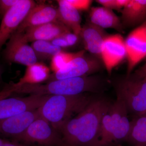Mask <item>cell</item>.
<instances>
[{
    "mask_svg": "<svg viewBox=\"0 0 146 146\" xmlns=\"http://www.w3.org/2000/svg\"><path fill=\"white\" fill-rule=\"evenodd\" d=\"M109 109L113 125L112 146H118L120 142L126 141L130 131L131 121L128 118V111L124 102L118 96Z\"/></svg>",
    "mask_w": 146,
    "mask_h": 146,
    "instance_id": "7c38bea8",
    "label": "cell"
},
{
    "mask_svg": "<svg viewBox=\"0 0 146 146\" xmlns=\"http://www.w3.org/2000/svg\"><path fill=\"white\" fill-rule=\"evenodd\" d=\"M6 140L0 138V146H3Z\"/></svg>",
    "mask_w": 146,
    "mask_h": 146,
    "instance_id": "4dcf8cb0",
    "label": "cell"
},
{
    "mask_svg": "<svg viewBox=\"0 0 146 146\" xmlns=\"http://www.w3.org/2000/svg\"><path fill=\"white\" fill-rule=\"evenodd\" d=\"M16 141L40 146H59L61 136L48 121L39 117L30 125Z\"/></svg>",
    "mask_w": 146,
    "mask_h": 146,
    "instance_id": "5b68a950",
    "label": "cell"
},
{
    "mask_svg": "<svg viewBox=\"0 0 146 146\" xmlns=\"http://www.w3.org/2000/svg\"><path fill=\"white\" fill-rule=\"evenodd\" d=\"M36 4L34 1L19 0L3 17L0 25V50L17 31L29 12Z\"/></svg>",
    "mask_w": 146,
    "mask_h": 146,
    "instance_id": "52a82bcc",
    "label": "cell"
},
{
    "mask_svg": "<svg viewBox=\"0 0 146 146\" xmlns=\"http://www.w3.org/2000/svg\"><path fill=\"white\" fill-rule=\"evenodd\" d=\"M114 86L117 96L124 102L128 112L136 117L146 115V78L130 74L116 80Z\"/></svg>",
    "mask_w": 146,
    "mask_h": 146,
    "instance_id": "277c9868",
    "label": "cell"
},
{
    "mask_svg": "<svg viewBox=\"0 0 146 146\" xmlns=\"http://www.w3.org/2000/svg\"><path fill=\"white\" fill-rule=\"evenodd\" d=\"M94 82L89 76L72 78L49 82L45 84H25L18 86L7 84L0 92V98H5L15 94L39 96H76L91 92Z\"/></svg>",
    "mask_w": 146,
    "mask_h": 146,
    "instance_id": "7a4b0ae2",
    "label": "cell"
},
{
    "mask_svg": "<svg viewBox=\"0 0 146 146\" xmlns=\"http://www.w3.org/2000/svg\"><path fill=\"white\" fill-rule=\"evenodd\" d=\"M58 9L49 5H35L19 26L16 32L24 33L27 29L58 21Z\"/></svg>",
    "mask_w": 146,
    "mask_h": 146,
    "instance_id": "5bb4252c",
    "label": "cell"
},
{
    "mask_svg": "<svg viewBox=\"0 0 146 146\" xmlns=\"http://www.w3.org/2000/svg\"><path fill=\"white\" fill-rule=\"evenodd\" d=\"M70 32H72L70 29L57 21L27 29L23 33L24 39L29 43L39 40L51 41Z\"/></svg>",
    "mask_w": 146,
    "mask_h": 146,
    "instance_id": "9a60e30c",
    "label": "cell"
},
{
    "mask_svg": "<svg viewBox=\"0 0 146 146\" xmlns=\"http://www.w3.org/2000/svg\"><path fill=\"white\" fill-rule=\"evenodd\" d=\"M50 42L54 46L63 49L69 47L68 43L63 35L58 36Z\"/></svg>",
    "mask_w": 146,
    "mask_h": 146,
    "instance_id": "4316f807",
    "label": "cell"
},
{
    "mask_svg": "<svg viewBox=\"0 0 146 146\" xmlns=\"http://www.w3.org/2000/svg\"><path fill=\"white\" fill-rule=\"evenodd\" d=\"M125 141L132 146H146V115L136 117L131 121L130 131Z\"/></svg>",
    "mask_w": 146,
    "mask_h": 146,
    "instance_id": "44dd1931",
    "label": "cell"
},
{
    "mask_svg": "<svg viewBox=\"0 0 146 146\" xmlns=\"http://www.w3.org/2000/svg\"><path fill=\"white\" fill-rule=\"evenodd\" d=\"M108 35L104 29L88 21L82 27L80 36L82 39L85 49L91 54L101 60L102 45Z\"/></svg>",
    "mask_w": 146,
    "mask_h": 146,
    "instance_id": "2e32d148",
    "label": "cell"
},
{
    "mask_svg": "<svg viewBox=\"0 0 146 146\" xmlns=\"http://www.w3.org/2000/svg\"><path fill=\"white\" fill-rule=\"evenodd\" d=\"M19 0H0V16L3 18Z\"/></svg>",
    "mask_w": 146,
    "mask_h": 146,
    "instance_id": "d4e9b609",
    "label": "cell"
},
{
    "mask_svg": "<svg viewBox=\"0 0 146 146\" xmlns=\"http://www.w3.org/2000/svg\"><path fill=\"white\" fill-rule=\"evenodd\" d=\"M48 96L30 95L23 98L10 96L0 100V119L38 109Z\"/></svg>",
    "mask_w": 146,
    "mask_h": 146,
    "instance_id": "9c48e42d",
    "label": "cell"
},
{
    "mask_svg": "<svg viewBox=\"0 0 146 146\" xmlns=\"http://www.w3.org/2000/svg\"><path fill=\"white\" fill-rule=\"evenodd\" d=\"M67 2L79 11L88 10L93 1L91 0H67Z\"/></svg>",
    "mask_w": 146,
    "mask_h": 146,
    "instance_id": "cb8c5ba5",
    "label": "cell"
},
{
    "mask_svg": "<svg viewBox=\"0 0 146 146\" xmlns=\"http://www.w3.org/2000/svg\"><path fill=\"white\" fill-rule=\"evenodd\" d=\"M146 0H130L121 11L123 27H131L146 19Z\"/></svg>",
    "mask_w": 146,
    "mask_h": 146,
    "instance_id": "ac0fdd59",
    "label": "cell"
},
{
    "mask_svg": "<svg viewBox=\"0 0 146 146\" xmlns=\"http://www.w3.org/2000/svg\"><path fill=\"white\" fill-rule=\"evenodd\" d=\"M96 1L105 8L117 10L115 0H97Z\"/></svg>",
    "mask_w": 146,
    "mask_h": 146,
    "instance_id": "83f0119b",
    "label": "cell"
},
{
    "mask_svg": "<svg viewBox=\"0 0 146 146\" xmlns=\"http://www.w3.org/2000/svg\"><path fill=\"white\" fill-rule=\"evenodd\" d=\"M102 68L100 59L92 54L86 55L84 52L75 58L65 68L51 74L48 82L91 76L100 70Z\"/></svg>",
    "mask_w": 146,
    "mask_h": 146,
    "instance_id": "8992f818",
    "label": "cell"
},
{
    "mask_svg": "<svg viewBox=\"0 0 146 146\" xmlns=\"http://www.w3.org/2000/svg\"><path fill=\"white\" fill-rule=\"evenodd\" d=\"M58 21L63 23L72 32L80 36L82 29L81 17L79 11L70 5L67 0L57 1Z\"/></svg>",
    "mask_w": 146,
    "mask_h": 146,
    "instance_id": "d6986e66",
    "label": "cell"
},
{
    "mask_svg": "<svg viewBox=\"0 0 146 146\" xmlns=\"http://www.w3.org/2000/svg\"><path fill=\"white\" fill-rule=\"evenodd\" d=\"M133 76L139 78H146V61L141 68H138L133 74Z\"/></svg>",
    "mask_w": 146,
    "mask_h": 146,
    "instance_id": "f1b7e54d",
    "label": "cell"
},
{
    "mask_svg": "<svg viewBox=\"0 0 146 146\" xmlns=\"http://www.w3.org/2000/svg\"><path fill=\"white\" fill-rule=\"evenodd\" d=\"M112 103L104 97H94L81 112L62 126L59 146H94L102 119Z\"/></svg>",
    "mask_w": 146,
    "mask_h": 146,
    "instance_id": "6da1fadb",
    "label": "cell"
},
{
    "mask_svg": "<svg viewBox=\"0 0 146 146\" xmlns=\"http://www.w3.org/2000/svg\"><path fill=\"white\" fill-rule=\"evenodd\" d=\"M3 146H27L18 144L15 142H10L6 140Z\"/></svg>",
    "mask_w": 146,
    "mask_h": 146,
    "instance_id": "f546056e",
    "label": "cell"
},
{
    "mask_svg": "<svg viewBox=\"0 0 146 146\" xmlns=\"http://www.w3.org/2000/svg\"><path fill=\"white\" fill-rule=\"evenodd\" d=\"M39 117L37 109L0 119V138H11L15 142L30 125Z\"/></svg>",
    "mask_w": 146,
    "mask_h": 146,
    "instance_id": "4fadbf2b",
    "label": "cell"
},
{
    "mask_svg": "<svg viewBox=\"0 0 146 146\" xmlns=\"http://www.w3.org/2000/svg\"><path fill=\"white\" fill-rule=\"evenodd\" d=\"M85 52L84 50L75 53L67 52L64 51L57 54L52 58L50 68L56 73L65 68L73 59Z\"/></svg>",
    "mask_w": 146,
    "mask_h": 146,
    "instance_id": "603a6c76",
    "label": "cell"
},
{
    "mask_svg": "<svg viewBox=\"0 0 146 146\" xmlns=\"http://www.w3.org/2000/svg\"><path fill=\"white\" fill-rule=\"evenodd\" d=\"M125 41L121 35H108L104 39L101 48V58L108 73L112 70L127 58Z\"/></svg>",
    "mask_w": 146,
    "mask_h": 146,
    "instance_id": "30bf717a",
    "label": "cell"
},
{
    "mask_svg": "<svg viewBox=\"0 0 146 146\" xmlns=\"http://www.w3.org/2000/svg\"><path fill=\"white\" fill-rule=\"evenodd\" d=\"M63 36L66 39L69 47L72 46L77 44L78 42L80 36L73 33L72 32L67 33L63 35Z\"/></svg>",
    "mask_w": 146,
    "mask_h": 146,
    "instance_id": "484cf974",
    "label": "cell"
},
{
    "mask_svg": "<svg viewBox=\"0 0 146 146\" xmlns=\"http://www.w3.org/2000/svg\"><path fill=\"white\" fill-rule=\"evenodd\" d=\"M94 97L82 94L76 96H48L39 108V116L48 121L59 132L62 126L78 114Z\"/></svg>",
    "mask_w": 146,
    "mask_h": 146,
    "instance_id": "3957f363",
    "label": "cell"
},
{
    "mask_svg": "<svg viewBox=\"0 0 146 146\" xmlns=\"http://www.w3.org/2000/svg\"><path fill=\"white\" fill-rule=\"evenodd\" d=\"M127 59V75L146 56V20L131 32L125 39Z\"/></svg>",
    "mask_w": 146,
    "mask_h": 146,
    "instance_id": "8fae6325",
    "label": "cell"
},
{
    "mask_svg": "<svg viewBox=\"0 0 146 146\" xmlns=\"http://www.w3.org/2000/svg\"><path fill=\"white\" fill-rule=\"evenodd\" d=\"M3 56L5 60L10 63H18L28 66L37 62L33 49L23 37V33H15L11 37L6 44Z\"/></svg>",
    "mask_w": 146,
    "mask_h": 146,
    "instance_id": "ba28073f",
    "label": "cell"
},
{
    "mask_svg": "<svg viewBox=\"0 0 146 146\" xmlns=\"http://www.w3.org/2000/svg\"><path fill=\"white\" fill-rule=\"evenodd\" d=\"M31 46L37 60H51L55 55L63 51V49L54 46L50 41H35L32 42Z\"/></svg>",
    "mask_w": 146,
    "mask_h": 146,
    "instance_id": "7402d4cb",
    "label": "cell"
},
{
    "mask_svg": "<svg viewBox=\"0 0 146 146\" xmlns=\"http://www.w3.org/2000/svg\"></svg>",
    "mask_w": 146,
    "mask_h": 146,
    "instance_id": "d6a6232c",
    "label": "cell"
},
{
    "mask_svg": "<svg viewBox=\"0 0 146 146\" xmlns=\"http://www.w3.org/2000/svg\"><path fill=\"white\" fill-rule=\"evenodd\" d=\"M2 74V70L1 68L0 67V80H1V78Z\"/></svg>",
    "mask_w": 146,
    "mask_h": 146,
    "instance_id": "1f68e13d",
    "label": "cell"
},
{
    "mask_svg": "<svg viewBox=\"0 0 146 146\" xmlns=\"http://www.w3.org/2000/svg\"><path fill=\"white\" fill-rule=\"evenodd\" d=\"M50 70L44 63L36 62L27 67L24 76L16 83H11L12 86H18L25 84H36L48 80Z\"/></svg>",
    "mask_w": 146,
    "mask_h": 146,
    "instance_id": "ffe728a7",
    "label": "cell"
},
{
    "mask_svg": "<svg viewBox=\"0 0 146 146\" xmlns=\"http://www.w3.org/2000/svg\"><path fill=\"white\" fill-rule=\"evenodd\" d=\"M89 22L102 29H112L120 33L123 31L121 19L112 10L103 7H93L89 14Z\"/></svg>",
    "mask_w": 146,
    "mask_h": 146,
    "instance_id": "e0dca14e",
    "label": "cell"
}]
</instances>
